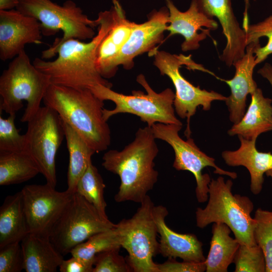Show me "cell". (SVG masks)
<instances>
[{
	"label": "cell",
	"instance_id": "obj_1",
	"mask_svg": "<svg viewBox=\"0 0 272 272\" xmlns=\"http://www.w3.org/2000/svg\"><path fill=\"white\" fill-rule=\"evenodd\" d=\"M97 18L99 20L97 33L90 42L71 39L59 46L55 60L36 58L33 60L34 65L50 77L52 84L76 89H90L99 84L112 87V84L98 71L97 54L100 43L115 21L112 7L100 12Z\"/></svg>",
	"mask_w": 272,
	"mask_h": 272
},
{
	"label": "cell",
	"instance_id": "obj_2",
	"mask_svg": "<svg viewBox=\"0 0 272 272\" xmlns=\"http://www.w3.org/2000/svg\"><path fill=\"white\" fill-rule=\"evenodd\" d=\"M152 127L139 128L134 140L122 150H110L103 156L102 166L117 174L120 184L114 199L141 203L158 180L154 159L159 149Z\"/></svg>",
	"mask_w": 272,
	"mask_h": 272
},
{
	"label": "cell",
	"instance_id": "obj_3",
	"mask_svg": "<svg viewBox=\"0 0 272 272\" xmlns=\"http://www.w3.org/2000/svg\"><path fill=\"white\" fill-rule=\"evenodd\" d=\"M55 110L96 153L107 149L111 131L103 116L104 101L90 89H76L51 84L43 99Z\"/></svg>",
	"mask_w": 272,
	"mask_h": 272
},
{
	"label": "cell",
	"instance_id": "obj_4",
	"mask_svg": "<svg viewBox=\"0 0 272 272\" xmlns=\"http://www.w3.org/2000/svg\"><path fill=\"white\" fill-rule=\"evenodd\" d=\"M233 182L222 176L212 179L209 185L208 202L195 212L196 226L203 228L214 223L227 225L240 244H257L254 238L255 221L251 216L254 205L246 196L232 193Z\"/></svg>",
	"mask_w": 272,
	"mask_h": 272
},
{
	"label": "cell",
	"instance_id": "obj_5",
	"mask_svg": "<svg viewBox=\"0 0 272 272\" xmlns=\"http://www.w3.org/2000/svg\"><path fill=\"white\" fill-rule=\"evenodd\" d=\"M16 9L22 14L36 19L41 24L43 35L55 34L61 30L63 35L42 52V59H49L57 54L59 46L71 39L84 40L95 35L94 28L99 20H91L83 10L71 0L59 5L51 0H18Z\"/></svg>",
	"mask_w": 272,
	"mask_h": 272
},
{
	"label": "cell",
	"instance_id": "obj_6",
	"mask_svg": "<svg viewBox=\"0 0 272 272\" xmlns=\"http://www.w3.org/2000/svg\"><path fill=\"white\" fill-rule=\"evenodd\" d=\"M51 84L50 77L31 63L25 50L17 55L0 77V110L16 114L27 102L21 118L28 122L38 111L44 95Z\"/></svg>",
	"mask_w": 272,
	"mask_h": 272
},
{
	"label": "cell",
	"instance_id": "obj_7",
	"mask_svg": "<svg viewBox=\"0 0 272 272\" xmlns=\"http://www.w3.org/2000/svg\"><path fill=\"white\" fill-rule=\"evenodd\" d=\"M136 81L145 89L146 94L142 91L133 90L131 95H127L101 84L90 88L102 100L111 101L115 105L113 109H103V116L106 121L114 115L130 113L139 117L150 127L157 122L182 125L175 115L173 105L175 93L170 88L156 92L143 74L139 75Z\"/></svg>",
	"mask_w": 272,
	"mask_h": 272
},
{
	"label": "cell",
	"instance_id": "obj_8",
	"mask_svg": "<svg viewBox=\"0 0 272 272\" xmlns=\"http://www.w3.org/2000/svg\"><path fill=\"white\" fill-rule=\"evenodd\" d=\"M154 64L158 69L161 75L167 76L172 81L175 89L174 107L177 114L181 118H186L187 125L184 134L190 137V120L196 112L197 108L201 106L205 111L211 109L212 102L224 101L227 97L214 91H207L196 87L186 80L181 74L180 68L185 65L189 70H198L216 75L206 69L201 64L195 63L191 55L186 56L182 54H171L161 50L156 51Z\"/></svg>",
	"mask_w": 272,
	"mask_h": 272
},
{
	"label": "cell",
	"instance_id": "obj_9",
	"mask_svg": "<svg viewBox=\"0 0 272 272\" xmlns=\"http://www.w3.org/2000/svg\"><path fill=\"white\" fill-rule=\"evenodd\" d=\"M129 219L116 224L121 247L128 253L126 260L132 271L158 272L153 257L159 253L156 224L153 215L154 204L148 195Z\"/></svg>",
	"mask_w": 272,
	"mask_h": 272
},
{
	"label": "cell",
	"instance_id": "obj_10",
	"mask_svg": "<svg viewBox=\"0 0 272 272\" xmlns=\"http://www.w3.org/2000/svg\"><path fill=\"white\" fill-rule=\"evenodd\" d=\"M102 218L93 205L75 192L49 236L55 248L63 256L93 235L115 227Z\"/></svg>",
	"mask_w": 272,
	"mask_h": 272
},
{
	"label": "cell",
	"instance_id": "obj_11",
	"mask_svg": "<svg viewBox=\"0 0 272 272\" xmlns=\"http://www.w3.org/2000/svg\"><path fill=\"white\" fill-rule=\"evenodd\" d=\"M182 126L157 122L152 126V128L156 139L166 142L173 148L175 154L173 167L177 170L189 171L194 175L196 199L198 202H205L208 200L209 185L211 179L208 174H202L203 168L213 167L215 173L227 175L232 179H236L237 174L219 167L215 163V159L201 151L190 137L186 141L183 140L179 135Z\"/></svg>",
	"mask_w": 272,
	"mask_h": 272
},
{
	"label": "cell",
	"instance_id": "obj_12",
	"mask_svg": "<svg viewBox=\"0 0 272 272\" xmlns=\"http://www.w3.org/2000/svg\"><path fill=\"white\" fill-rule=\"evenodd\" d=\"M27 123V151L37 163L46 183L55 187V158L65 138L62 120L55 110L45 105Z\"/></svg>",
	"mask_w": 272,
	"mask_h": 272
},
{
	"label": "cell",
	"instance_id": "obj_13",
	"mask_svg": "<svg viewBox=\"0 0 272 272\" xmlns=\"http://www.w3.org/2000/svg\"><path fill=\"white\" fill-rule=\"evenodd\" d=\"M29 233L49 237L74 193L58 191L45 184H29L21 190Z\"/></svg>",
	"mask_w": 272,
	"mask_h": 272
},
{
	"label": "cell",
	"instance_id": "obj_14",
	"mask_svg": "<svg viewBox=\"0 0 272 272\" xmlns=\"http://www.w3.org/2000/svg\"><path fill=\"white\" fill-rule=\"evenodd\" d=\"M169 14L167 7H163L150 13L146 22L141 24L133 22L128 40L109 66L107 79L115 76L119 65L125 70H130L134 65L135 57L153 51L156 46L163 40L164 33L169 23Z\"/></svg>",
	"mask_w": 272,
	"mask_h": 272
},
{
	"label": "cell",
	"instance_id": "obj_15",
	"mask_svg": "<svg viewBox=\"0 0 272 272\" xmlns=\"http://www.w3.org/2000/svg\"><path fill=\"white\" fill-rule=\"evenodd\" d=\"M40 23L17 9L0 10V58L12 59L27 44L41 43Z\"/></svg>",
	"mask_w": 272,
	"mask_h": 272
},
{
	"label": "cell",
	"instance_id": "obj_16",
	"mask_svg": "<svg viewBox=\"0 0 272 272\" xmlns=\"http://www.w3.org/2000/svg\"><path fill=\"white\" fill-rule=\"evenodd\" d=\"M169 11L166 31L170 36L179 34L184 40L181 45L182 51L195 50L200 47L199 42L206 39L210 34L199 32L201 31L210 33L218 27V22L202 12L198 8L197 0H191L189 8L181 12L175 6L172 0H165Z\"/></svg>",
	"mask_w": 272,
	"mask_h": 272
},
{
	"label": "cell",
	"instance_id": "obj_17",
	"mask_svg": "<svg viewBox=\"0 0 272 272\" xmlns=\"http://www.w3.org/2000/svg\"><path fill=\"white\" fill-rule=\"evenodd\" d=\"M200 10L220 23L226 43L220 59L229 67L245 54V32L235 16L231 0H197Z\"/></svg>",
	"mask_w": 272,
	"mask_h": 272
},
{
	"label": "cell",
	"instance_id": "obj_18",
	"mask_svg": "<svg viewBox=\"0 0 272 272\" xmlns=\"http://www.w3.org/2000/svg\"><path fill=\"white\" fill-rule=\"evenodd\" d=\"M259 44L251 43L246 47L245 54L233 64L235 68L234 77L230 80L217 78L225 82L230 87V95L225 100L229 112L230 120L236 124L243 117L246 106L247 96L258 88L253 78L255 63V48Z\"/></svg>",
	"mask_w": 272,
	"mask_h": 272
},
{
	"label": "cell",
	"instance_id": "obj_19",
	"mask_svg": "<svg viewBox=\"0 0 272 272\" xmlns=\"http://www.w3.org/2000/svg\"><path fill=\"white\" fill-rule=\"evenodd\" d=\"M168 215L166 207L155 206L153 215L160 236L159 253L169 258H180L183 261H205L202 244L193 234H181L170 229L166 224Z\"/></svg>",
	"mask_w": 272,
	"mask_h": 272
},
{
	"label": "cell",
	"instance_id": "obj_20",
	"mask_svg": "<svg viewBox=\"0 0 272 272\" xmlns=\"http://www.w3.org/2000/svg\"><path fill=\"white\" fill-rule=\"evenodd\" d=\"M239 148L235 151H224L222 157L229 166L245 167L250 176V190L254 194L260 193L264 182L263 175L272 169V154L258 151L256 141L249 140L238 137Z\"/></svg>",
	"mask_w": 272,
	"mask_h": 272
},
{
	"label": "cell",
	"instance_id": "obj_21",
	"mask_svg": "<svg viewBox=\"0 0 272 272\" xmlns=\"http://www.w3.org/2000/svg\"><path fill=\"white\" fill-rule=\"evenodd\" d=\"M251 96L250 104L244 116L228 130L230 136L256 141L260 134L272 130V99L265 97L259 88Z\"/></svg>",
	"mask_w": 272,
	"mask_h": 272
},
{
	"label": "cell",
	"instance_id": "obj_22",
	"mask_svg": "<svg viewBox=\"0 0 272 272\" xmlns=\"http://www.w3.org/2000/svg\"><path fill=\"white\" fill-rule=\"evenodd\" d=\"M114 23L100 43L97 54V65L102 77L107 78L109 66L128 40L133 22L126 19L125 12L117 0H112Z\"/></svg>",
	"mask_w": 272,
	"mask_h": 272
},
{
	"label": "cell",
	"instance_id": "obj_23",
	"mask_svg": "<svg viewBox=\"0 0 272 272\" xmlns=\"http://www.w3.org/2000/svg\"><path fill=\"white\" fill-rule=\"evenodd\" d=\"M21 245L26 272H55L64 259L49 237L29 233Z\"/></svg>",
	"mask_w": 272,
	"mask_h": 272
},
{
	"label": "cell",
	"instance_id": "obj_24",
	"mask_svg": "<svg viewBox=\"0 0 272 272\" xmlns=\"http://www.w3.org/2000/svg\"><path fill=\"white\" fill-rule=\"evenodd\" d=\"M29 233L21 191L6 197L0 208V248L21 242Z\"/></svg>",
	"mask_w": 272,
	"mask_h": 272
},
{
	"label": "cell",
	"instance_id": "obj_25",
	"mask_svg": "<svg viewBox=\"0 0 272 272\" xmlns=\"http://www.w3.org/2000/svg\"><path fill=\"white\" fill-rule=\"evenodd\" d=\"M231 229L225 224L214 223L210 249L205 261L207 272H227L234 262L240 243L230 236Z\"/></svg>",
	"mask_w": 272,
	"mask_h": 272
},
{
	"label": "cell",
	"instance_id": "obj_26",
	"mask_svg": "<svg viewBox=\"0 0 272 272\" xmlns=\"http://www.w3.org/2000/svg\"><path fill=\"white\" fill-rule=\"evenodd\" d=\"M41 173L39 165L27 151H0V185L21 183Z\"/></svg>",
	"mask_w": 272,
	"mask_h": 272
},
{
	"label": "cell",
	"instance_id": "obj_27",
	"mask_svg": "<svg viewBox=\"0 0 272 272\" xmlns=\"http://www.w3.org/2000/svg\"><path fill=\"white\" fill-rule=\"evenodd\" d=\"M62 122L69 154L66 190L75 193L78 181L92 162V156L96 152L70 125Z\"/></svg>",
	"mask_w": 272,
	"mask_h": 272
},
{
	"label": "cell",
	"instance_id": "obj_28",
	"mask_svg": "<svg viewBox=\"0 0 272 272\" xmlns=\"http://www.w3.org/2000/svg\"><path fill=\"white\" fill-rule=\"evenodd\" d=\"M105 185L97 168L91 162L77 185L76 192L93 205L100 216L109 220L104 198Z\"/></svg>",
	"mask_w": 272,
	"mask_h": 272
},
{
	"label": "cell",
	"instance_id": "obj_29",
	"mask_svg": "<svg viewBox=\"0 0 272 272\" xmlns=\"http://www.w3.org/2000/svg\"><path fill=\"white\" fill-rule=\"evenodd\" d=\"M114 227L93 235L75 247L71 252L72 256L86 260H95V256L102 252L121 247L119 237Z\"/></svg>",
	"mask_w": 272,
	"mask_h": 272
},
{
	"label": "cell",
	"instance_id": "obj_30",
	"mask_svg": "<svg viewBox=\"0 0 272 272\" xmlns=\"http://www.w3.org/2000/svg\"><path fill=\"white\" fill-rule=\"evenodd\" d=\"M253 218L254 238L265 255V272H272V211L257 209Z\"/></svg>",
	"mask_w": 272,
	"mask_h": 272
},
{
	"label": "cell",
	"instance_id": "obj_31",
	"mask_svg": "<svg viewBox=\"0 0 272 272\" xmlns=\"http://www.w3.org/2000/svg\"><path fill=\"white\" fill-rule=\"evenodd\" d=\"M244 31L247 45L251 43L259 42V38L262 37H266L268 39L265 46L261 47L259 44L254 50L255 63L259 64L272 54V15L260 22L249 24Z\"/></svg>",
	"mask_w": 272,
	"mask_h": 272
},
{
	"label": "cell",
	"instance_id": "obj_32",
	"mask_svg": "<svg viewBox=\"0 0 272 272\" xmlns=\"http://www.w3.org/2000/svg\"><path fill=\"white\" fill-rule=\"evenodd\" d=\"M233 262L235 264V272L266 271L265 255L257 244H240Z\"/></svg>",
	"mask_w": 272,
	"mask_h": 272
},
{
	"label": "cell",
	"instance_id": "obj_33",
	"mask_svg": "<svg viewBox=\"0 0 272 272\" xmlns=\"http://www.w3.org/2000/svg\"><path fill=\"white\" fill-rule=\"evenodd\" d=\"M15 117L16 114H9L6 119L0 116V151H27L25 134H20L15 124Z\"/></svg>",
	"mask_w": 272,
	"mask_h": 272
},
{
	"label": "cell",
	"instance_id": "obj_34",
	"mask_svg": "<svg viewBox=\"0 0 272 272\" xmlns=\"http://www.w3.org/2000/svg\"><path fill=\"white\" fill-rule=\"evenodd\" d=\"M119 250L120 248H115L97 254L93 272L132 271L126 258L119 254Z\"/></svg>",
	"mask_w": 272,
	"mask_h": 272
},
{
	"label": "cell",
	"instance_id": "obj_35",
	"mask_svg": "<svg viewBox=\"0 0 272 272\" xmlns=\"http://www.w3.org/2000/svg\"><path fill=\"white\" fill-rule=\"evenodd\" d=\"M24 270L21 242H14L0 248V272H20Z\"/></svg>",
	"mask_w": 272,
	"mask_h": 272
},
{
	"label": "cell",
	"instance_id": "obj_36",
	"mask_svg": "<svg viewBox=\"0 0 272 272\" xmlns=\"http://www.w3.org/2000/svg\"><path fill=\"white\" fill-rule=\"evenodd\" d=\"M157 266L158 272H203L206 270L205 261L178 262L173 258H169L162 263H157Z\"/></svg>",
	"mask_w": 272,
	"mask_h": 272
},
{
	"label": "cell",
	"instance_id": "obj_37",
	"mask_svg": "<svg viewBox=\"0 0 272 272\" xmlns=\"http://www.w3.org/2000/svg\"><path fill=\"white\" fill-rule=\"evenodd\" d=\"M94 260H86L72 256L63 259L58 267L60 272H93Z\"/></svg>",
	"mask_w": 272,
	"mask_h": 272
},
{
	"label": "cell",
	"instance_id": "obj_38",
	"mask_svg": "<svg viewBox=\"0 0 272 272\" xmlns=\"http://www.w3.org/2000/svg\"><path fill=\"white\" fill-rule=\"evenodd\" d=\"M257 73L266 79L272 87V65L271 64L265 63L263 66L258 70Z\"/></svg>",
	"mask_w": 272,
	"mask_h": 272
},
{
	"label": "cell",
	"instance_id": "obj_39",
	"mask_svg": "<svg viewBox=\"0 0 272 272\" xmlns=\"http://www.w3.org/2000/svg\"><path fill=\"white\" fill-rule=\"evenodd\" d=\"M18 0H0V10H9L16 8Z\"/></svg>",
	"mask_w": 272,
	"mask_h": 272
},
{
	"label": "cell",
	"instance_id": "obj_40",
	"mask_svg": "<svg viewBox=\"0 0 272 272\" xmlns=\"http://www.w3.org/2000/svg\"><path fill=\"white\" fill-rule=\"evenodd\" d=\"M245 2V10L243 13V17L247 18L248 17V9L250 6V0H244Z\"/></svg>",
	"mask_w": 272,
	"mask_h": 272
},
{
	"label": "cell",
	"instance_id": "obj_41",
	"mask_svg": "<svg viewBox=\"0 0 272 272\" xmlns=\"http://www.w3.org/2000/svg\"><path fill=\"white\" fill-rule=\"evenodd\" d=\"M265 174L267 176L270 177L272 179V169H270V170L267 171L265 173Z\"/></svg>",
	"mask_w": 272,
	"mask_h": 272
}]
</instances>
